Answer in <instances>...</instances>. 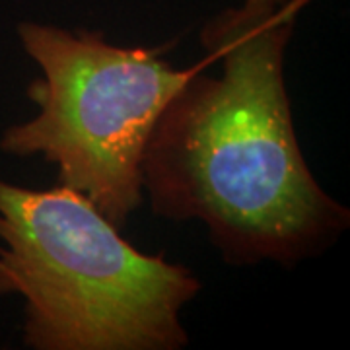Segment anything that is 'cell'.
I'll return each mask as SVG.
<instances>
[{"mask_svg": "<svg viewBox=\"0 0 350 350\" xmlns=\"http://www.w3.org/2000/svg\"><path fill=\"white\" fill-rule=\"evenodd\" d=\"M18 38L41 68L27 86L39 111L8 126L0 150L55 163L59 185L86 195L121 230L142 202L140 163L152 129L199 64L175 70L160 49L38 22H22Z\"/></svg>", "mask_w": 350, "mask_h": 350, "instance_id": "3", "label": "cell"}, {"mask_svg": "<svg viewBox=\"0 0 350 350\" xmlns=\"http://www.w3.org/2000/svg\"><path fill=\"white\" fill-rule=\"evenodd\" d=\"M247 2H253L257 6H265V8H278V6L286 4L288 0H247Z\"/></svg>", "mask_w": 350, "mask_h": 350, "instance_id": "4", "label": "cell"}, {"mask_svg": "<svg viewBox=\"0 0 350 350\" xmlns=\"http://www.w3.org/2000/svg\"><path fill=\"white\" fill-rule=\"evenodd\" d=\"M200 280L163 253L146 255L86 195L0 179V296L24 300L36 350H179V319Z\"/></svg>", "mask_w": 350, "mask_h": 350, "instance_id": "2", "label": "cell"}, {"mask_svg": "<svg viewBox=\"0 0 350 350\" xmlns=\"http://www.w3.org/2000/svg\"><path fill=\"white\" fill-rule=\"evenodd\" d=\"M310 0L243 2L200 31L222 75H191L142 154L152 213L199 220L226 262L296 265L331 247L350 213L315 181L294 131L284 53Z\"/></svg>", "mask_w": 350, "mask_h": 350, "instance_id": "1", "label": "cell"}]
</instances>
